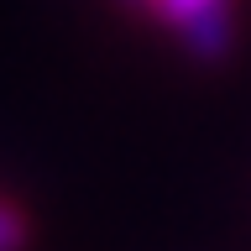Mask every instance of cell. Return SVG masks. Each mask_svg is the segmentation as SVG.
Returning a JSON list of instances; mask_svg holds the SVG:
<instances>
[{"label": "cell", "mask_w": 251, "mask_h": 251, "mask_svg": "<svg viewBox=\"0 0 251 251\" xmlns=\"http://www.w3.org/2000/svg\"><path fill=\"white\" fill-rule=\"evenodd\" d=\"M147 11L183 31L194 58L215 63L230 52V37H235L230 31V0H147Z\"/></svg>", "instance_id": "6da1fadb"}, {"label": "cell", "mask_w": 251, "mask_h": 251, "mask_svg": "<svg viewBox=\"0 0 251 251\" xmlns=\"http://www.w3.org/2000/svg\"><path fill=\"white\" fill-rule=\"evenodd\" d=\"M26 246V215L11 199H0V251H21Z\"/></svg>", "instance_id": "7a4b0ae2"}, {"label": "cell", "mask_w": 251, "mask_h": 251, "mask_svg": "<svg viewBox=\"0 0 251 251\" xmlns=\"http://www.w3.org/2000/svg\"><path fill=\"white\" fill-rule=\"evenodd\" d=\"M121 5H147V0H121Z\"/></svg>", "instance_id": "3957f363"}]
</instances>
